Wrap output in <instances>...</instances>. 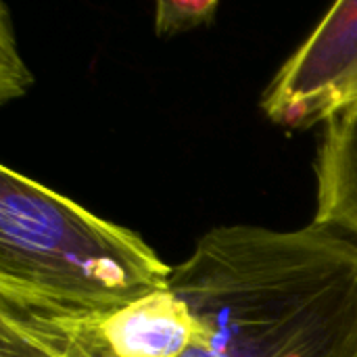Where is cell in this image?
Wrapping results in <instances>:
<instances>
[{
    "label": "cell",
    "instance_id": "obj_1",
    "mask_svg": "<svg viewBox=\"0 0 357 357\" xmlns=\"http://www.w3.org/2000/svg\"><path fill=\"white\" fill-rule=\"evenodd\" d=\"M169 284L199 324L184 357H357V243L331 228H211Z\"/></svg>",
    "mask_w": 357,
    "mask_h": 357
},
{
    "label": "cell",
    "instance_id": "obj_2",
    "mask_svg": "<svg viewBox=\"0 0 357 357\" xmlns=\"http://www.w3.org/2000/svg\"><path fill=\"white\" fill-rule=\"evenodd\" d=\"M172 272L136 232L0 165V301L111 314L167 291Z\"/></svg>",
    "mask_w": 357,
    "mask_h": 357
},
{
    "label": "cell",
    "instance_id": "obj_3",
    "mask_svg": "<svg viewBox=\"0 0 357 357\" xmlns=\"http://www.w3.org/2000/svg\"><path fill=\"white\" fill-rule=\"evenodd\" d=\"M357 102V0L337 2L261 96L272 123L307 130Z\"/></svg>",
    "mask_w": 357,
    "mask_h": 357
},
{
    "label": "cell",
    "instance_id": "obj_4",
    "mask_svg": "<svg viewBox=\"0 0 357 357\" xmlns=\"http://www.w3.org/2000/svg\"><path fill=\"white\" fill-rule=\"evenodd\" d=\"M100 316L0 301V357H117Z\"/></svg>",
    "mask_w": 357,
    "mask_h": 357
},
{
    "label": "cell",
    "instance_id": "obj_5",
    "mask_svg": "<svg viewBox=\"0 0 357 357\" xmlns=\"http://www.w3.org/2000/svg\"><path fill=\"white\" fill-rule=\"evenodd\" d=\"M197 316L169 284L167 291L100 316V328L117 357H184L197 337Z\"/></svg>",
    "mask_w": 357,
    "mask_h": 357
},
{
    "label": "cell",
    "instance_id": "obj_6",
    "mask_svg": "<svg viewBox=\"0 0 357 357\" xmlns=\"http://www.w3.org/2000/svg\"><path fill=\"white\" fill-rule=\"evenodd\" d=\"M314 224L357 243V102L326 123L316 159Z\"/></svg>",
    "mask_w": 357,
    "mask_h": 357
},
{
    "label": "cell",
    "instance_id": "obj_7",
    "mask_svg": "<svg viewBox=\"0 0 357 357\" xmlns=\"http://www.w3.org/2000/svg\"><path fill=\"white\" fill-rule=\"evenodd\" d=\"M33 86V73L27 69L13 29L8 6L0 0V105L23 96Z\"/></svg>",
    "mask_w": 357,
    "mask_h": 357
},
{
    "label": "cell",
    "instance_id": "obj_8",
    "mask_svg": "<svg viewBox=\"0 0 357 357\" xmlns=\"http://www.w3.org/2000/svg\"><path fill=\"white\" fill-rule=\"evenodd\" d=\"M218 10L220 2L215 0H161L155 6V31L167 38L190 31L211 23Z\"/></svg>",
    "mask_w": 357,
    "mask_h": 357
}]
</instances>
